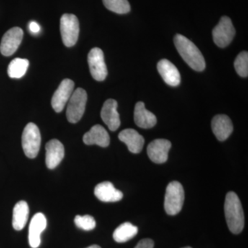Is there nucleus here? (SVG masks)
<instances>
[{"mask_svg": "<svg viewBox=\"0 0 248 248\" xmlns=\"http://www.w3.org/2000/svg\"><path fill=\"white\" fill-rule=\"evenodd\" d=\"M192 248L191 247H185V248Z\"/></svg>", "mask_w": 248, "mask_h": 248, "instance_id": "30", "label": "nucleus"}, {"mask_svg": "<svg viewBox=\"0 0 248 248\" xmlns=\"http://www.w3.org/2000/svg\"><path fill=\"white\" fill-rule=\"evenodd\" d=\"M64 147L58 140H52L46 145V164L49 169H55L64 157Z\"/></svg>", "mask_w": 248, "mask_h": 248, "instance_id": "14", "label": "nucleus"}, {"mask_svg": "<svg viewBox=\"0 0 248 248\" xmlns=\"http://www.w3.org/2000/svg\"><path fill=\"white\" fill-rule=\"evenodd\" d=\"M29 66V62L27 59H14L8 67V75L11 78L19 79L26 74Z\"/></svg>", "mask_w": 248, "mask_h": 248, "instance_id": "23", "label": "nucleus"}, {"mask_svg": "<svg viewBox=\"0 0 248 248\" xmlns=\"http://www.w3.org/2000/svg\"><path fill=\"white\" fill-rule=\"evenodd\" d=\"M24 32L21 28L14 27L5 32L0 45V52L4 56H11L16 53L22 42Z\"/></svg>", "mask_w": 248, "mask_h": 248, "instance_id": "9", "label": "nucleus"}, {"mask_svg": "<svg viewBox=\"0 0 248 248\" xmlns=\"http://www.w3.org/2000/svg\"><path fill=\"white\" fill-rule=\"evenodd\" d=\"M224 210L230 231L235 234L241 233L244 228V213L241 201L235 192H230L227 194Z\"/></svg>", "mask_w": 248, "mask_h": 248, "instance_id": "2", "label": "nucleus"}, {"mask_svg": "<svg viewBox=\"0 0 248 248\" xmlns=\"http://www.w3.org/2000/svg\"><path fill=\"white\" fill-rule=\"evenodd\" d=\"M234 68L236 73L242 78H247L248 76V53L243 51L238 55L234 62Z\"/></svg>", "mask_w": 248, "mask_h": 248, "instance_id": "25", "label": "nucleus"}, {"mask_svg": "<svg viewBox=\"0 0 248 248\" xmlns=\"http://www.w3.org/2000/svg\"><path fill=\"white\" fill-rule=\"evenodd\" d=\"M117 101L109 99L104 102L101 111V117L103 122L108 127L111 131H115L120 128L121 121L120 115L117 112Z\"/></svg>", "mask_w": 248, "mask_h": 248, "instance_id": "12", "label": "nucleus"}, {"mask_svg": "<svg viewBox=\"0 0 248 248\" xmlns=\"http://www.w3.org/2000/svg\"><path fill=\"white\" fill-rule=\"evenodd\" d=\"M172 144L164 139H158L152 141L147 148V153L150 159L155 164H161L166 162Z\"/></svg>", "mask_w": 248, "mask_h": 248, "instance_id": "11", "label": "nucleus"}, {"mask_svg": "<svg viewBox=\"0 0 248 248\" xmlns=\"http://www.w3.org/2000/svg\"><path fill=\"white\" fill-rule=\"evenodd\" d=\"M174 42L179 55L189 66L196 71L205 69V59L193 42L180 34L175 35Z\"/></svg>", "mask_w": 248, "mask_h": 248, "instance_id": "1", "label": "nucleus"}, {"mask_svg": "<svg viewBox=\"0 0 248 248\" xmlns=\"http://www.w3.org/2000/svg\"><path fill=\"white\" fill-rule=\"evenodd\" d=\"M46 218L42 213H37L31 219L29 229V241L31 247L37 248L41 244V234L46 228Z\"/></svg>", "mask_w": 248, "mask_h": 248, "instance_id": "13", "label": "nucleus"}, {"mask_svg": "<svg viewBox=\"0 0 248 248\" xmlns=\"http://www.w3.org/2000/svg\"><path fill=\"white\" fill-rule=\"evenodd\" d=\"M157 69L161 78L166 84L171 86H179L181 82V76L177 67L168 60H160Z\"/></svg>", "mask_w": 248, "mask_h": 248, "instance_id": "18", "label": "nucleus"}, {"mask_svg": "<svg viewBox=\"0 0 248 248\" xmlns=\"http://www.w3.org/2000/svg\"><path fill=\"white\" fill-rule=\"evenodd\" d=\"M138 232V227L129 222L117 227L113 233V239L117 243H125L133 239Z\"/></svg>", "mask_w": 248, "mask_h": 248, "instance_id": "22", "label": "nucleus"}, {"mask_svg": "<svg viewBox=\"0 0 248 248\" xmlns=\"http://www.w3.org/2000/svg\"><path fill=\"white\" fill-rule=\"evenodd\" d=\"M104 6L112 12L117 14H126L130 11L128 0H102Z\"/></svg>", "mask_w": 248, "mask_h": 248, "instance_id": "24", "label": "nucleus"}, {"mask_svg": "<svg viewBox=\"0 0 248 248\" xmlns=\"http://www.w3.org/2000/svg\"><path fill=\"white\" fill-rule=\"evenodd\" d=\"M22 145L27 157L34 159L37 156L41 146V134L36 124L29 123L26 125L22 133Z\"/></svg>", "mask_w": 248, "mask_h": 248, "instance_id": "4", "label": "nucleus"}, {"mask_svg": "<svg viewBox=\"0 0 248 248\" xmlns=\"http://www.w3.org/2000/svg\"><path fill=\"white\" fill-rule=\"evenodd\" d=\"M134 120L138 126L141 128H151L156 124V116L147 110L144 103L138 102L134 111Z\"/></svg>", "mask_w": 248, "mask_h": 248, "instance_id": "20", "label": "nucleus"}, {"mask_svg": "<svg viewBox=\"0 0 248 248\" xmlns=\"http://www.w3.org/2000/svg\"><path fill=\"white\" fill-rule=\"evenodd\" d=\"M154 241L151 239H143L141 240L135 248H153Z\"/></svg>", "mask_w": 248, "mask_h": 248, "instance_id": "27", "label": "nucleus"}, {"mask_svg": "<svg viewBox=\"0 0 248 248\" xmlns=\"http://www.w3.org/2000/svg\"><path fill=\"white\" fill-rule=\"evenodd\" d=\"M88 63L91 76L96 81H102L107 78V67L102 49H91L88 55Z\"/></svg>", "mask_w": 248, "mask_h": 248, "instance_id": "8", "label": "nucleus"}, {"mask_svg": "<svg viewBox=\"0 0 248 248\" xmlns=\"http://www.w3.org/2000/svg\"><path fill=\"white\" fill-rule=\"evenodd\" d=\"M94 192L98 200L103 202H119L124 197L122 192L116 189L113 184L109 182L98 184L94 188Z\"/></svg>", "mask_w": 248, "mask_h": 248, "instance_id": "19", "label": "nucleus"}, {"mask_svg": "<svg viewBox=\"0 0 248 248\" xmlns=\"http://www.w3.org/2000/svg\"><path fill=\"white\" fill-rule=\"evenodd\" d=\"M184 187L180 183L172 182L166 187L165 195L164 208L169 215H176L180 213L184 205Z\"/></svg>", "mask_w": 248, "mask_h": 248, "instance_id": "3", "label": "nucleus"}, {"mask_svg": "<svg viewBox=\"0 0 248 248\" xmlns=\"http://www.w3.org/2000/svg\"><path fill=\"white\" fill-rule=\"evenodd\" d=\"M87 98L86 91L81 88H78L73 93L66 110L67 120L70 123L76 124L81 120L85 112Z\"/></svg>", "mask_w": 248, "mask_h": 248, "instance_id": "5", "label": "nucleus"}, {"mask_svg": "<svg viewBox=\"0 0 248 248\" xmlns=\"http://www.w3.org/2000/svg\"><path fill=\"white\" fill-rule=\"evenodd\" d=\"M83 141L85 144L97 145L107 148L110 144V136L104 127L101 125H95L91 128L83 137Z\"/></svg>", "mask_w": 248, "mask_h": 248, "instance_id": "16", "label": "nucleus"}, {"mask_svg": "<svg viewBox=\"0 0 248 248\" xmlns=\"http://www.w3.org/2000/svg\"><path fill=\"white\" fill-rule=\"evenodd\" d=\"M29 30H30L31 33L37 34L39 33L41 30L40 26L37 24V22L32 21L30 22L29 26Z\"/></svg>", "mask_w": 248, "mask_h": 248, "instance_id": "28", "label": "nucleus"}, {"mask_svg": "<svg viewBox=\"0 0 248 248\" xmlns=\"http://www.w3.org/2000/svg\"><path fill=\"white\" fill-rule=\"evenodd\" d=\"M29 208L27 202L20 201L16 204L13 213V227L16 231H22L29 218Z\"/></svg>", "mask_w": 248, "mask_h": 248, "instance_id": "21", "label": "nucleus"}, {"mask_svg": "<svg viewBox=\"0 0 248 248\" xmlns=\"http://www.w3.org/2000/svg\"><path fill=\"white\" fill-rule=\"evenodd\" d=\"M60 31L63 45L67 47L76 45L79 34V23L73 14H64L60 19Z\"/></svg>", "mask_w": 248, "mask_h": 248, "instance_id": "6", "label": "nucleus"}, {"mask_svg": "<svg viewBox=\"0 0 248 248\" xmlns=\"http://www.w3.org/2000/svg\"><path fill=\"white\" fill-rule=\"evenodd\" d=\"M86 248H101V247L97 246V245H93V246H89V247Z\"/></svg>", "mask_w": 248, "mask_h": 248, "instance_id": "29", "label": "nucleus"}, {"mask_svg": "<svg viewBox=\"0 0 248 248\" xmlns=\"http://www.w3.org/2000/svg\"><path fill=\"white\" fill-rule=\"evenodd\" d=\"M212 130L218 141H225L233 132L232 122L228 116L216 115L212 121Z\"/></svg>", "mask_w": 248, "mask_h": 248, "instance_id": "15", "label": "nucleus"}, {"mask_svg": "<svg viewBox=\"0 0 248 248\" xmlns=\"http://www.w3.org/2000/svg\"><path fill=\"white\" fill-rule=\"evenodd\" d=\"M75 223L78 228L86 231H92L96 227L95 220L90 215H78L75 218Z\"/></svg>", "mask_w": 248, "mask_h": 248, "instance_id": "26", "label": "nucleus"}, {"mask_svg": "<svg viewBox=\"0 0 248 248\" xmlns=\"http://www.w3.org/2000/svg\"><path fill=\"white\" fill-rule=\"evenodd\" d=\"M119 139L126 145L130 153L138 154L143 149L144 138L134 129L128 128L122 130L119 134Z\"/></svg>", "mask_w": 248, "mask_h": 248, "instance_id": "17", "label": "nucleus"}, {"mask_svg": "<svg viewBox=\"0 0 248 248\" xmlns=\"http://www.w3.org/2000/svg\"><path fill=\"white\" fill-rule=\"evenodd\" d=\"M75 83L70 79L62 81L52 97L51 105L56 112H62L74 91Z\"/></svg>", "mask_w": 248, "mask_h": 248, "instance_id": "10", "label": "nucleus"}, {"mask_svg": "<svg viewBox=\"0 0 248 248\" xmlns=\"http://www.w3.org/2000/svg\"><path fill=\"white\" fill-rule=\"evenodd\" d=\"M236 31L231 18L223 16L213 31V40L220 48H225L231 43Z\"/></svg>", "mask_w": 248, "mask_h": 248, "instance_id": "7", "label": "nucleus"}]
</instances>
